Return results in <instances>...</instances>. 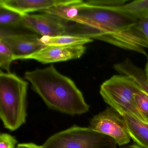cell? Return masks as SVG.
I'll use <instances>...</instances> for the list:
<instances>
[{"mask_svg":"<svg viewBox=\"0 0 148 148\" xmlns=\"http://www.w3.org/2000/svg\"><path fill=\"white\" fill-rule=\"evenodd\" d=\"M88 1L58 6L46 12L84 27L86 37L148 57V41L138 29V20L119 11Z\"/></svg>","mask_w":148,"mask_h":148,"instance_id":"obj_1","label":"cell"},{"mask_svg":"<svg viewBox=\"0 0 148 148\" xmlns=\"http://www.w3.org/2000/svg\"><path fill=\"white\" fill-rule=\"evenodd\" d=\"M25 78L50 109L71 115L89 111L90 106L75 83L60 73L53 64L25 72Z\"/></svg>","mask_w":148,"mask_h":148,"instance_id":"obj_2","label":"cell"},{"mask_svg":"<svg viewBox=\"0 0 148 148\" xmlns=\"http://www.w3.org/2000/svg\"><path fill=\"white\" fill-rule=\"evenodd\" d=\"M28 83L14 73L0 72V117L6 129L13 131L27 116Z\"/></svg>","mask_w":148,"mask_h":148,"instance_id":"obj_3","label":"cell"},{"mask_svg":"<svg viewBox=\"0 0 148 148\" xmlns=\"http://www.w3.org/2000/svg\"><path fill=\"white\" fill-rule=\"evenodd\" d=\"M141 90L132 79L121 74L113 75L101 84L100 95L104 101L119 112H125L146 123L138 110L134 94Z\"/></svg>","mask_w":148,"mask_h":148,"instance_id":"obj_4","label":"cell"},{"mask_svg":"<svg viewBox=\"0 0 148 148\" xmlns=\"http://www.w3.org/2000/svg\"><path fill=\"white\" fill-rule=\"evenodd\" d=\"M110 137L90 127L73 126L53 134L41 145L42 148H116Z\"/></svg>","mask_w":148,"mask_h":148,"instance_id":"obj_5","label":"cell"},{"mask_svg":"<svg viewBox=\"0 0 148 148\" xmlns=\"http://www.w3.org/2000/svg\"><path fill=\"white\" fill-rule=\"evenodd\" d=\"M23 15L21 27L43 36L56 37L69 34L77 35V25H70L69 21L48 13Z\"/></svg>","mask_w":148,"mask_h":148,"instance_id":"obj_6","label":"cell"},{"mask_svg":"<svg viewBox=\"0 0 148 148\" xmlns=\"http://www.w3.org/2000/svg\"><path fill=\"white\" fill-rule=\"evenodd\" d=\"M89 127L113 138L120 146L128 144L131 139L123 117L112 107H108L94 116Z\"/></svg>","mask_w":148,"mask_h":148,"instance_id":"obj_7","label":"cell"},{"mask_svg":"<svg viewBox=\"0 0 148 148\" xmlns=\"http://www.w3.org/2000/svg\"><path fill=\"white\" fill-rule=\"evenodd\" d=\"M40 37L31 34H13L7 33L1 28L0 40H2L12 50L14 60H21L44 47L40 43Z\"/></svg>","mask_w":148,"mask_h":148,"instance_id":"obj_8","label":"cell"},{"mask_svg":"<svg viewBox=\"0 0 148 148\" xmlns=\"http://www.w3.org/2000/svg\"><path fill=\"white\" fill-rule=\"evenodd\" d=\"M86 50L84 45L45 46L21 60H34L43 64L57 63L79 58Z\"/></svg>","mask_w":148,"mask_h":148,"instance_id":"obj_9","label":"cell"},{"mask_svg":"<svg viewBox=\"0 0 148 148\" xmlns=\"http://www.w3.org/2000/svg\"><path fill=\"white\" fill-rule=\"evenodd\" d=\"M81 0H1L0 7L21 15L79 3Z\"/></svg>","mask_w":148,"mask_h":148,"instance_id":"obj_10","label":"cell"},{"mask_svg":"<svg viewBox=\"0 0 148 148\" xmlns=\"http://www.w3.org/2000/svg\"><path fill=\"white\" fill-rule=\"evenodd\" d=\"M119 113L125 121L131 139L137 145L148 148V123L138 120L127 112Z\"/></svg>","mask_w":148,"mask_h":148,"instance_id":"obj_11","label":"cell"},{"mask_svg":"<svg viewBox=\"0 0 148 148\" xmlns=\"http://www.w3.org/2000/svg\"><path fill=\"white\" fill-rule=\"evenodd\" d=\"M113 67L119 74L132 79L148 96V81L144 70L137 66L128 58L115 64Z\"/></svg>","mask_w":148,"mask_h":148,"instance_id":"obj_12","label":"cell"},{"mask_svg":"<svg viewBox=\"0 0 148 148\" xmlns=\"http://www.w3.org/2000/svg\"><path fill=\"white\" fill-rule=\"evenodd\" d=\"M44 46H68L84 45L93 41L89 38L77 35H60L56 37L43 36L40 39Z\"/></svg>","mask_w":148,"mask_h":148,"instance_id":"obj_13","label":"cell"},{"mask_svg":"<svg viewBox=\"0 0 148 148\" xmlns=\"http://www.w3.org/2000/svg\"><path fill=\"white\" fill-rule=\"evenodd\" d=\"M119 11L137 19L148 18V0H136L116 7Z\"/></svg>","mask_w":148,"mask_h":148,"instance_id":"obj_14","label":"cell"},{"mask_svg":"<svg viewBox=\"0 0 148 148\" xmlns=\"http://www.w3.org/2000/svg\"><path fill=\"white\" fill-rule=\"evenodd\" d=\"M23 15L0 7V25L1 28L21 27Z\"/></svg>","mask_w":148,"mask_h":148,"instance_id":"obj_15","label":"cell"},{"mask_svg":"<svg viewBox=\"0 0 148 148\" xmlns=\"http://www.w3.org/2000/svg\"><path fill=\"white\" fill-rule=\"evenodd\" d=\"M14 55L10 47L2 40H0V67L7 72H10V67Z\"/></svg>","mask_w":148,"mask_h":148,"instance_id":"obj_16","label":"cell"},{"mask_svg":"<svg viewBox=\"0 0 148 148\" xmlns=\"http://www.w3.org/2000/svg\"><path fill=\"white\" fill-rule=\"evenodd\" d=\"M136 104L139 111L148 123V96L142 90L134 94Z\"/></svg>","mask_w":148,"mask_h":148,"instance_id":"obj_17","label":"cell"},{"mask_svg":"<svg viewBox=\"0 0 148 148\" xmlns=\"http://www.w3.org/2000/svg\"><path fill=\"white\" fill-rule=\"evenodd\" d=\"M18 141L15 137L8 133L0 135V148H15Z\"/></svg>","mask_w":148,"mask_h":148,"instance_id":"obj_18","label":"cell"},{"mask_svg":"<svg viewBox=\"0 0 148 148\" xmlns=\"http://www.w3.org/2000/svg\"><path fill=\"white\" fill-rule=\"evenodd\" d=\"M136 27L148 41V18L138 20Z\"/></svg>","mask_w":148,"mask_h":148,"instance_id":"obj_19","label":"cell"},{"mask_svg":"<svg viewBox=\"0 0 148 148\" xmlns=\"http://www.w3.org/2000/svg\"><path fill=\"white\" fill-rule=\"evenodd\" d=\"M17 148H42V146L34 143H24L18 145Z\"/></svg>","mask_w":148,"mask_h":148,"instance_id":"obj_20","label":"cell"},{"mask_svg":"<svg viewBox=\"0 0 148 148\" xmlns=\"http://www.w3.org/2000/svg\"><path fill=\"white\" fill-rule=\"evenodd\" d=\"M119 148H144L141 146H139L137 145H123L122 147Z\"/></svg>","mask_w":148,"mask_h":148,"instance_id":"obj_21","label":"cell"},{"mask_svg":"<svg viewBox=\"0 0 148 148\" xmlns=\"http://www.w3.org/2000/svg\"><path fill=\"white\" fill-rule=\"evenodd\" d=\"M144 70L148 81V59H147V63H146V65H145V69Z\"/></svg>","mask_w":148,"mask_h":148,"instance_id":"obj_22","label":"cell"}]
</instances>
